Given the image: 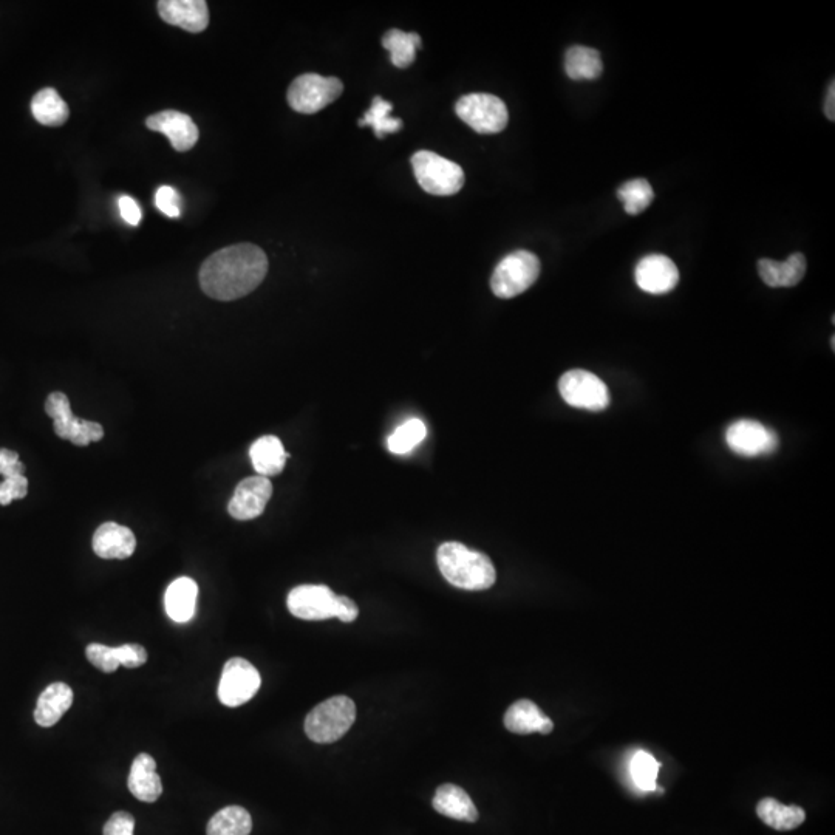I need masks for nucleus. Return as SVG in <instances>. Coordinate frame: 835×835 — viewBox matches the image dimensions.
<instances>
[{
  "label": "nucleus",
  "instance_id": "f257e3e1",
  "mask_svg": "<svg viewBox=\"0 0 835 835\" xmlns=\"http://www.w3.org/2000/svg\"><path fill=\"white\" fill-rule=\"evenodd\" d=\"M268 273L265 251L253 243H239L209 256L200 268V287L206 296L222 302L253 293Z\"/></svg>",
  "mask_w": 835,
  "mask_h": 835
},
{
  "label": "nucleus",
  "instance_id": "f03ea898",
  "mask_svg": "<svg viewBox=\"0 0 835 835\" xmlns=\"http://www.w3.org/2000/svg\"><path fill=\"white\" fill-rule=\"evenodd\" d=\"M437 563L444 579L461 590H489L497 580L492 560L463 543H443L438 548Z\"/></svg>",
  "mask_w": 835,
  "mask_h": 835
},
{
  "label": "nucleus",
  "instance_id": "7ed1b4c3",
  "mask_svg": "<svg viewBox=\"0 0 835 835\" xmlns=\"http://www.w3.org/2000/svg\"><path fill=\"white\" fill-rule=\"evenodd\" d=\"M356 721V706L348 696H334L314 707L305 720V733L314 743L341 740Z\"/></svg>",
  "mask_w": 835,
  "mask_h": 835
},
{
  "label": "nucleus",
  "instance_id": "20e7f679",
  "mask_svg": "<svg viewBox=\"0 0 835 835\" xmlns=\"http://www.w3.org/2000/svg\"><path fill=\"white\" fill-rule=\"evenodd\" d=\"M412 167L418 185L430 195L449 197L458 194L466 181L463 169L457 163L430 150L416 152Z\"/></svg>",
  "mask_w": 835,
  "mask_h": 835
},
{
  "label": "nucleus",
  "instance_id": "39448f33",
  "mask_svg": "<svg viewBox=\"0 0 835 835\" xmlns=\"http://www.w3.org/2000/svg\"><path fill=\"white\" fill-rule=\"evenodd\" d=\"M540 260L529 251H514L495 266L491 290L500 299L520 296L536 283L540 276Z\"/></svg>",
  "mask_w": 835,
  "mask_h": 835
},
{
  "label": "nucleus",
  "instance_id": "423d86ee",
  "mask_svg": "<svg viewBox=\"0 0 835 835\" xmlns=\"http://www.w3.org/2000/svg\"><path fill=\"white\" fill-rule=\"evenodd\" d=\"M342 92H344V84L341 79L307 73L291 82L290 89H288V104L294 112L313 115L334 103Z\"/></svg>",
  "mask_w": 835,
  "mask_h": 835
},
{
  "label": "nucleus",
  "instance_id": "0eeeda50",
  "mask_svg": "<svg viewBox=\"0 0 835 835\" xmlns=\"http://www.w3.org/2000/svg\"><path fill=\"white\" fill-rule=\"evenodd\" d=\"M455 112L467 126L481 135H492L505 130L509 123L506 104L489 93H471L458 99Z\"/></svg>",
  "mask_w": 835,
  "mask_h": 835
},
{
  "label": "nucleus",
  "instance_id": "6e6552de",
  "mask_svg": "<svg viewBox=\"0 0 835 835\" xmlns=\"http://www.w3.org/2000/svg\"><path fill=\"white\" fill-rule=\"evenodd\" d=\"M559 392L568 406L602 412L610 406L607 384L587 370H570L560 378Z\"/></svg>",
  "mask_w": 835,
  "mask_h": 835
},
{
  "label": "nucleus",
  "instance_id": "1a4fd4ad",
  "mask_svg": "<svg viewBox=\"0 0 835 835\" xmlns=\"http://www.w3.org/2000/svg\"><path fill=\"white\" fill-rule=\"evenodd\" d=\"M260 673L251 662L243 658H232L223 667L219 684V698L223 706L239 707L248 703L259 692Z\"/></svg>",
  "mask_w": 835,
  "mask_h": 835
},
{
  "label": "nucleus",
  "instance_id": "9d476101",
  "mask_svg": "<svg viewBox=\"0 0 835 835\" xmlns=\"http://www.w3.org/2000/svg\"><path fill=\"white\" fill-rule=\"evenodd\" d=\"M288 610L304 621H327L338 613V596L325 585H300L290 591Z\"/></svg>",
  "mask_w": 835,
  "mask_h": 835
},
{
  "label": "nucleus",
  "instance_id": "9b49d317",
  "mask_svg": "<svg viewBox=\"0 0 835 835\" xmlns=\"http://www.w3.org/2000/svg\"><path fill=\"white\" fill-rule=\"evenodd\" d=\"M726 441L727 446L741 457L774 454L778 447L777 433L752 420H740L729 426Z\"/></svg>",
  "mask_w": 835,
  "mask_h": 835
},
{
  "label": "nucleus",
  "instance_id": "f8f14e48",
  "mask_svg": "<svg viewBox=\"0 0 835 835\" xmlns=\"http://www.w3.org/2000/svg\"><path fill=\"white\" fill-rule=\"evenodd\" d=\"M271 497H273V483L270 478L260 477V475L245 478L237 484L236 492L229 501V515L232 519L242 520V522L257 519L265 511Z\"/></svg>",
  "mask_w": 835,
  "mask_h": 835
},
{
  "label": "nucleus",
  "instance_id": "ddd939ff",
  "mask_svg": "<svg viewBox=\"0 0 835 835\" xmlns=\"http://www.w3.org/2000/svg\"><path fill=\"white\" fill-rule=\"evenodd\" d=\"M634 280L644 293L667 294L678 285V266L664 254H650L639 260Z\"/></svg>",
  "mask_w": 835,
  "mask_h": 835
},
{
  "label": "nucleus",
  "instance_id": "4468645a",
  "mask_svg": "<svg viewBox=\"0 0 835 835\" xmlns=\"http://www.w3.org/2000/svg\"><path fill=\"white\" fill-rule=\"evenodd\" d=\"M147 129L160 132L171 141L177 152H188L197 144L200 132L191 116L177 110H163L149 116L146 121Z\"/></svg>",
  "mask_w": 835,
  "mask_h": 835
},
{
  "label": "nucleus",
  "instance_id": "2eb2a0df",
  "mask_svg": "<svg viewBox=\"0 0 835 835\" xmlns=\"http://www.w3.org/2000/svg\"><path fill=\"white\" fill-rule=\"evenodd\" d=\"M157 7L166 24L189 33H202L208 28L209 10L205 0H160Z\"/></svg>",
  "mask_w": 835,
  "mask_h": 835
},
{
  "label": "nucleus",
  "instance_id": "dca6fc26",
  "mask_svg": "<svg viewBox=\"0 0 835 835\" xmlns=\"http://www.w3.org/2000/svg\"><path fill=\"white\" fill-rule=\"evenodd\" d=\"M96 556L106 560H124L132 557L137 548L135 534L126 526L107 522L96 529L92 540Z\"/></svg>",
  "mask_w": 835,
  "mask_h": 835
},
{
  "label": "nucleus",
  "instance_id": "f3484780",
  "mask_svg": "<svg viewBox=\"0 0 835 835\" xmlns=\"http://www.w3.org/2000/svg\"><path fill=\"white\" fill-rule=\"evenodd\" d=\"M133 797L144 803H155L163 794V783L157 774V763L149 754H140L133 760L127 780Z\"/></svg>",
  "mask_w": 835,
  "mask_h": 835
},
{
  "label": "nucleus",
  "instance_id": "a211bd4d",
  "mask_svg": "<svg viewBox=\"0 0 835 835\" xmlns=\"http://www.w3.org/2000/svg\"><path fill=\"white\" fill-rule=\"evenodd\" d=\"M806 257L801 253L791 254L788 260L761 259L758 262V274L761 280L771 288L795 287L806 274Z\"/></svg>",
  "mask_w": 835,
  "mask_h": 835
},
{
  "label": "nucleus",
  "instance_id": "6ab92c4d",
  "mask_svg": "<svg viewBox=\"0 0 835 835\" xmlns=\"http://www.w3.org/2000/svg\"><path fill=\"white\" fill-rule=\"evenodd\" d=\"M505 726L509 732L519 733V735H528V733H548L553 732V721L549 720L548 716L528 699H522L509 707L505 715Z\"/></svg>",
  "mask_w": 835,
  "mask_h": 835
},
{
  "label": "nucleus",
  "instance_id": "aec40b11",
  "mask_svg": "<svg viewBox=\"0 0 835 835\" xmlns=\"http://www.w3.org/2000/svg\"><path fill=\"white\" fill-rule=\"evenodd\" d=\"M198 587L195 580L189 577H180L167 587L164 596V607L167 616L178 624H186L191 621L197 607Z\"/></svg>",
  "mask_w": 835,
  "mask_h": 835
},
{
  "label": "nucleus",
  "instance_id": "412c9836",
  "mask_svg": "<svg viewBox=\"0 0 835 835\" xmlns=\"http://www.w3.org/2000/svg\"><path fill=\"white\" fill-rule=\"evenodd\" d=\"M72 704L73 690L65 682H53L39 696L35 721L41 727L55 726Z\"/></svg>",
  "mask_w": 835,
  "mask_h": 835
},
{
  "label": "nucleus",
  "instance_id": "4be33fe9",
  "mask_svg": "<svg viewBox=\"0 0 835 835\" xmlns=\"http://www.w3.org/2000/svg\"><path fill=\"white\" fill-rule=\"evenodd\" d=\"M433 808L441 815L460 822L474 823L478 820L474 801L466 791L455 784H443L437 789V794L433 797Z\"/></svg>",
  "mask_w": 835,
  "mask_h": 835
},
{
  "label": "nucleus",
  "instance_id": "5701e85b",
  "mask_svg": "<svg viewBox=\"0 0 835 835\" xmlns=\"http://www.w3.org/2000/svg\"><path fill=\"white\" fill-rule=\"evenodd\" d=\"M249 457L253 461V467L260 477H274L285 469L288 457L287 450L283 447L282 441L274 435H265L254 441L249 449Z\"/></svg>",
  "mask_w": 835,
  "mask_h": 835
},
{
  "label": "nucleus",
  "instance_id": "b1692460",
  "mask_svg": "<svg viewBox=\"0 0 835 835\" xmlns=\"http://www.w3.org/2000/svg\"><path fill=\"white\" fill-rule=\"evenodd\" d=\"M565 72L573 81H594L604 72V62L594 48L574 45L566 52Z\"/></svg>",
  "mask_w": 835,
  "mask_h": 835
},
{
  "label": "nucleus",
  "instance_id": "393cba45",
  "mask_svg": "<svg viewBox=\"0 0 835 835\" xmlns=\"http://www.w3.org/2000/svg\"><path fill=\"white\" fill-rule=\"evenodd\" d=\"M31 113L42 126L61 127L69 121L70 109L55 89H42L31 101Z\"/></svg>",
  "mask_w": 835,
  "mask_h": 835
},
{
  "label": "nucleus",
  "instance_id": "a878e982",
  "mask_svg": "<svg viewBox=\"0 0 835 835\" xmlns=\"http://www.w3.org/2000/svg\"><path fill=\"white\" fill-rule=\"evenodd\" d=\"M758 817L777 831H792L806 820L805 809L800 806H784L774 798H763L757 806Z\"/></svg>",
  "mask_w": 835,
  "mask_h": 835
},
{
  "label": "nucleus",
  "instance_id": "bb28decb",
  "mask_svg": "<svg viewBox=\"0 0 835 835\" xmlns=\"http://www.w3.org/2000/svg\"><path fill=\"white\" fill-rule=\"evenodd\" d=\"M253 829L251 815L242 806H228L209 820L208 835H249Z\"/></svg>",
  "mask_w": 835,
  "mask_h": 835
},
{
  "label": "nucleus",
  "instance_id": "cd10ccee",
  "mask_svg": "<svg viewBox=\"0 0 835 835\" xmlns=\"http://www.w3.org/2000/svg\"><path fill=\"white\" fill-rule=\"evenodd\" d=\"M382 45L389 50L390 61L398 69H407L416 58V50L421 48V36L416 33H406L401 30H389Z\"/></svg>",
  "mask_w": 835,
  "mask_h": 835
},
{
  "label": "nucleus",
  "instance_id": "c85d7f7f",
  "mask_svg": "<svg viewBox=\"0 0 835 835\" xmlns=\"http://www.w3.org/2000/svg\"><path fill=\"white\" fill-rule=\"evenodd\" d=\"M392 110L393 106L389 101L381 98V96H375L372 107L362 116V120L358 124L361 127H373L376 137L382 140V138H386L387 133H396L403 129V121L390 116Z\"/></svg>",
  "mask_w": 835,
  "mask_h": 835
},
{
  "label": "nucleus",
  "instance_id": "c756f323",
  "mask_svg": "<svg viewBox=\"0 0 835 835\" xmlns=\"http://www.w3.org/2000/svg\"><path fill=\"white\" fill-rule=\"evenodd\" d=\"M661 763L645 750H638L631 757L630 775L634 786L642 792H653L658 788V774Z\"/></svg>",
  "mask_w": 835,
  "mask_h": 835
},
{
  "label": "nucleus",
  "instance_id": "7c9ffc66",
  "mask_svg": "<svg viewBox=\"0 0 835 835\" xmlns=\"http://www.w3.org/2000/svg\"><path fill=\"white\" fill-rule=\"evenodd\" d=\"M617 198L624 202L627 214L638 215L653 203L655 191L645 178H634L617 189Z\"/></svg>",
  "mask_w": 835,
  "mask_h": 835
},
{
  "label": "nucleus",
  "instance_id": "2f4dec72",
  "mask_svg": "<svg viewBox=\"0 0 835 835\" xmlns=\"http://www.w3.org/2000/svg\"><path fill=\"white\" fill-rule=\"evenodd\" d=\"M427 437L426 424L418 418L406 421L401 424L395 432L390 435L387 446L390 452L395 455L410 454L416 446L423 443L424 438Z\"/></svg>",
  "mask_w": 835,
  "mask_h": 835
},
{
  "label": "nucleus",
  "instance_id": "473e14b6",
  "mask_svg": "<svg viewBox=\"0 0 835 835\" xmlns=\"http://www.w3.org/2000/svg\"><path fill=\"white\" fill-rule=\"evenodd\" d=\"M45 412L53 420V430L56 435L62 440L69 441L70 432L76 420L69 398L62 392L50 393L45 401Z\"/></svg>",
  "mask_w": 835,
  "mask_h": 835
},
{
  "label": "nucleus",
  "instance_id": "72a5a7b5",
  "mask_svg": "<svg viewBox=\"0 0 835 835\" xmlns=\"http://www.w3.org/2000/svg\"><path fill=\"white\" fill-rule=\"evenodd\" d=\"M104 429L103 426L95 421L79 420L76 418L73 423L72 432H70V443L75 446L86 447L90 443H98L103 440Z\"/></svg>",
  "mask_w": 835,
  "mask_h": 835
},
{
  "label": "nucleus",
  "instance_id": "f704fd0d",
  "mask_svg": "<svg viewBox=\"0 0 835 835\" xmlns=\"http://www.w3.org/2000/svg\"><path fill=\"white\" fill-rule=\"evenodd\" d=\"M86 655L90 664L104 673L116 672L118 665H120V662L116 659L115 647H107V645L93 642L86 648Z\"/></svg>",
  "mask_w": 835,
  "mask_h": 835
},
{
  "label": "nucleus",
  "instance_id": "c9c22d12",
  "mask_svg": "<svg viewBox=\"0 0 835 835\" xmlns=\"http://www.w3.org/2000/svg\"><path fill=\"white\" fill-rule=\"evenodd\" d=\"M28 494V480L25 475L4 478L0 483V505L8 506L13 500H22Z\"/></svg>",
  "mask_w": 835,
  "mask_h": 835
},
{
  "label": "nucleus",
  "instance_id": "e433bc0d",
  "mask_svg": "<svg viewBox=\"0 0 835 835\" xmlns=\"http://www.w3.org/2000/svg\"><path fill=\"white\" fill-rule=\"evenodd\" d=\"M155 206L169 219H177L181 215V198L171 186H161L155 194Z\"/></svg>",
  "mask_w": 835,
  "mask_h": 835
},
{
  "label": "nucleus",
  "instance_id": "4c0bfd02",
  "mask_svg": "<svg viewBox=\"0 0 835 835\" xmlns=\"http://www.w3.org/2000/svg\"><path fill=\"white\" fill-rule=\"evenodd\" d=\"M115 653L120 665L127 668H138L147 662V651L143 645L124 644L121 647H115Z\"/></svg>",
  "mask_w": 835,
  "mask_h": 835
},
{
  "label": "nucleus",
  "instance_id": "58836bf2",
  "mask_svg": "<svg viewBox=\"0 0 835 835\" xmlns=\"http://www.w3.org/2000/svg\"><path fill=\"white\" fill-rule=\"evenodd\" d=\"M135 818L129 812H115L104 825V835H133Z\"/></svg>",
  "mask_w": 835,
  "mask_h": 835
},
{
  "label": "nucleus",
  "instance_id": "ea45409f",
  "mask_svg": "<svg viewBox=\"0 0 835 835\" xmlns=\"http://www.w3.org/2000/svg\"><path fill=\"white\" fill-rule=\"evenodd\" d=\"M0 475L4 478L25 475V466L19 460L18 452H13L10 449H0Z\"/></svg>",
  "mask_w": 835,
  "mask_h": 835
},
{
  "label": "nucleus",
  "instance_id": "a19ab883",
  "mask_svg": "<svg viewBox=\"0 0 835 835\" xmlns=\"http://www.w3.org/2000/svg\"><path fill=\"white\" fill-rule=\"evenodd\" d=\"M118 208H120V214L124 222L129 223L130 226L140 225L143 212L132 197L121 195L120 200H118Z\"/></svg>",
  "mask_w": 835,
  "mask_h": 835
},
{
  "label": "nucleus",
  "instance_id": "79ce46f5",
  "mask_svg": "<svg viewBox=\"0 0 835 835\" xmlns=\"http://www.w3.org/2000/svg\"><path fill=\"white\" fill-rule=\"evenodd\" d=\"M358 614V605L352 599H348L347 596H338V613H336V617H338L339 621L350 624V622L356 621Z\"/></svg>",
  "mask_w": 835,
  "mask_h": 835
},
{
  "label": "nucleus",
  "instance_id": "37998d69",
  "mask_svg": "<svg viewBox=\"0 0 835 835\" xmlns=\"http://www.w3.org/2000/svg\"><path fill=\"white\" fill-rule=\"evenodd\" d=\"M835 82H831V86L828 89V95H826L825 101V113L828 116L829 121L835 120Z\"/></svg>",
  "mask_w": 835,
  "mask_h": 835
}]
</instances>
